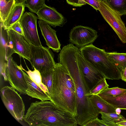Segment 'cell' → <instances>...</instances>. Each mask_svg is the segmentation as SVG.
<instances>
[{
  "instance_id": "obj_4",
  "label": "cell",
  "mask_w": 126,
  "mask_h": 126,
  "mask_svg": "<svg viewBox=\"0 0 126 126\" xmlns=\"http://www.w3.org/2000/svg\"><path fill=\"white\" fill-rule=\"evenodd\" d=\"M85 60L99 71L106 79H121V71L109 58L104 49H101L92 44L79 48Z\"/></svg>"
},
{
  "instance_id": "obj_3",
  "label": "cell",
  "mask_w": 126,
  "mask_h": 126,
  "mask_svg": "<svg viewBox=\"0 0 126 126\" xmlns=\"http://www.w3.org/2000/svg\"><path fill=\"white\" fill-rule=\"evenodd\" d=\"M63 67V65L59 62L53 68L51 101L75 117L77 115L75 93L68 88L64 81Z\"/></svg>"
},
{
  "instance_id": "obj_26",
  "label": "cell",
  "mask_w": 126,
  "mask_h": 126,
  "mask_svg": "<svg viewBox=\"0 0 126 126\" xmlns=\"http://www.w3.org/2000/svg\"><path fill=\"white\" fill-rule=\"evenodd\" d=\"M126 92V89L115 87L112 88H107L101 91L98 94L101 96L115 97L119 95Z\"/></svg>"
},
{
  "instance_id": "obj_17",
  "label": "cell",
  "mask_w": 126,
  "mask_h": 126,
  "mask_svg": "<svg viewBox=\"0 0 126 126\" xmlns=\"http://www.w3.org/2000/svg\"><path fill=\"white\" fill-rule=\"evenodd\" d=\"M90 99L97 111L99 113H116L117 108L114 107L98 95H92Z\"/></svg>"
},
{
  "instance_id": "obj_33",
  "label": "cell",
  "mask_w": 126,
  "mask_h": 126,
  "mask_svg": "<svg viewBox=\"0 0 126 126\" xmlns=\"http://www.w3.org/2000/svg\"><path fill=\"white\" fill-rule=\"evenodd\" d=\"M68 4L75 7H80L79 0H66Z\"/></svg>"
},
{
  "instance_id": "obj_36",
  "label": "cell",
  "mask_w": 126,
  "mask_h": 126,
  "mask_svg": "<svg viewBox=\"0 0 126 126\" xmlns=\"http://www.w3.org/2000/svg\"><path fill=\"white\" fill-rule=\"evenodd\" d=\"M15 4H25L26 0H15Z\"/></svg>"
},
{
  "instance_id": "obj_1",
  "label": "cell",
  "mask_w": 126,
  "mask_h": 126,
  "mask_svg": "<svg viewBox=\"0 0 126 126\" xmlns=\"http://www.w3.org/2000/svg\"><path fill=\"white\" fill-rule=\"evenodd\" d=\"M23 119L31 126H76L74 116L51 101L32 103Z\"/></svg>"
},
{
  "instance_id": "obj_30",
  "label": "cell",
  "mask_w": 126,
  "mask_h": 126,
  "mask_svg": "<svg viewBox=\"0 0 126 126\" xmlns=\"http://www.w3.org/2000/svg\"><path fill=\"white\" fill-rule=\"evenodd\" d=\"M107 126L102 120L99 119L98 117L94 119L86 124L85 126Z\"/></svg>"
},
{
  "instance_id": "obj_27",
  "label": "cell",
  "mask_w": 126,
  "mask_h": 126,
  "mask_svg": "<svg viewBox=\"0 0 126 126\" xmlns=\"http://www.w3.org/2000/svg\"><path fill=\"white\" fill-rule=\"evenodd\" d=\"M106 79L104 78L98 81L86 94V96H90L93 95H98L102 90L108 87L109 85Z\"/></svg>"
},
{
  "instance_id": "obj_7",
  "label": "cell",
  "mask_w": 126,
  "mask_h": 126,
  "mask_svg": "<svg viewBox=\"0 0 126 126\" xmlns=\"http://www.w3.org/2000/svg\"><path fill=\"white\" fill-rule=\"evenodd\" d=\"M21 65H18L10 57L6 64L5 73L10 85L21 94H26L28 86Z\"/></svg>"
},
{
  "instance_id": "obj_12",
  "label": "cell",
  "mask_w": 126,
  "mask_h": 126,
  "mask_svg": "<svg viewBox=\"0 0 126 126\" xmlns=\"http://www.w3.org/2000/svg\"><path fill=\"white\" fill-rule=\"evenodd\" d=\"M7 30L15 53L30 62L31 44L24 36L11 29H8Z\"/></svg>"
},
{
  "instance_id": "obj_5",
  "label": "cell",
  "mask_w": 126,
  "mask_h": 126,
  "mask_svg": "<svg viewBox=\"0 0 126 126\" xmlns=\"http://www.w3.org/2000/svg\"><path fill=\"white\" fill-rule=\"evenodd\" d=\"M0 91L2 100L7 109L17 121H22L25 115V107L20 95L12 87L5 86Z\"/></svg>"
},
{
  "instance_id": "obj_28",
  "label": "cell",
  "mask_w": 126,
  "mask_h": 126,
  "mask_svg": "<svg viewBox=\"0 0 126 126\" xmlns=\"http://www.w3.org/2000/svg\"><path fill=\"white\" fill-rule=\"evenodd\" d=\"M45 0H26L25 7L32 12L36 13L38 10L45 4Z\"/></svg>"
},
{
  "instance_id": "obj_38",
  "label": "cell",
  "mask_w": 126,
  "mask_h": 126,
  "mask_svg": "<svg viewBox=\"0 0 126 126\" xmlns=\"http://www.w3.org/2000/svg\"><path fill=\"white\" fill-rule=\"evenodd\" d=\"M5 0V1H7V2H8V1H13V0Z\"/></svg>"
},
{
  "instance_id": "obj_37",
  "label": "cell",
  "mask_w": 126,
  "mask_h": 126,
  "mask_svg": "<svg viewBox=\"0 0 126 126\" xmlns=\"http://www.w3.org/2000/svg\"><path fill=\"white\" fill-rule=\"evenodd\" d=\"M79 3L80 7L83 5H85L87 3L84 1V0H79Z\"/></svg>"
},
{
  "instance_id": "obj_22",
  "label": "cell",
  "mask_w": 126,
  "mask_h": 126,
  "mask_svg": "<svg viewBox=\"0 0 126 126\" xmlns=\"http://www.w3.org/2000/svg\"><path fill=\"white\" fill-rule=\"evenodd\" d=\"M15 4V0L7 2L0 0V21L3 22L6 19Z\"/></svg>"
},
{
  "instance_id": "obj_25",
  "label": "cell",
  "mask_w": 126,
  "mask_h": 126,
  "mask_svg": "<svg viewBox=\"0 0 126 126\" xmlns=\"http://www.w3.org/2000/svg\"><path fill=\"white\" fill-rule=\"evenodd\" d=\"M53 69L47 70L41 73L43 83L47 87L50 96L52 84Z\"/></svg>"
},
{
  "instance_id": "obj_9",
  "label": "cell",
  "mask_w": 126,
  "mask_h": 126,
  "mask_svg": "<svg viewBox=\"0 0 126 126\" xmlns=\"http://www.w3.org/2000/svg\"><path fill=\"white\" fill-rule=\"evenodd\" d=\"M97 32L91 28L81 25L74 27L69 34V41L80 48L92 44L97 39Z\"/></svg>"
},
{
  "instance_id": "obj_39",
  "label": "cell",
  "mask_w": 126,
  "mask_h": 126,
  "mask_svg": "<svg viewBox=\"0 0 126 126\" xmlns=\"http://www.w3.org/2000/svg\"></svg>"
},
{
  "instance_id": "obj_29",
  "label": "cell",
  "mask_w": 126,
  "mask_h": 126,
  "mask_svg": "<svg viewBox=\"0 0 126 126\" xmlns=\"http://www.w3.org/2000/svg\"><path fill=\"white\" fill-rule=\"evenodd\" d=\"M63 71L64 80L67 86L71 90L75 93V88L73 80L63 66Z\"/></svg>"
},
{
  "instance_id": "obj_10",
  "label": "cell",
  "mask_w": 126,
  "mask_h": 126,
  "mask_svg": "<svg viewBox=\"0 0 126 126\" xmlns=\"http://www.w3.org/2000/svg\"><path fill=\"white\" fill-rule=\"evenodd\" d=\"M37 17L33 13L26 12L19 21L24 36L32 45L36 46H42L38 35L37 21Z\"/></svg>"
},
{
  "instance_id": "obj_23",
  "label": "cell",
  "mask_w": 126,
  "mask_h": 126,
  "mask_svg": "<svg viewBox=\"0 0 126 126\" xmlns=\"http://www.w3.org/2000/svg\"><path fill=\"white\" fill-rule=\"evenodd\" d=\"M121 16L126 15V0H102Z\"/></svg>"
},
{
  "instance_id": "obj_32",
  "label": "cell",
  "mask_w": 126,
  "mask_h": 126,
  "mask_svg": "<svg viewBox=\"0 0 126 126\" xmlns=\"http://www.w3.org/2000/svg\"><path fill=\"white\" fill-rule=\"evenodd\" d=\"M87 3L90 5L97 11L99 10L100 7L99 0H84Z\"/></svg>"
},
{
  "instance_id": "obj_35",
  "label": "cell",
  "mask_w": 126,
  "mask_h": 126,
  "mask_svg": "<svg viewBox=\"0 0 126 126\" xmlns=\"http://www.w3.org/2000/svg\"><path fill=\"white\" fill-rule=\"evenodd\" d=\"M116 124L118 126H126V120L117 123Z\"/></svg>"
},
{
  "instance_id": "obj_21",
  "label": "cell",
  "mask_w": 126,
  "mask_h": 126,
  "mask_svg": "<svg viewBox=\"0 0 126 126\" xmlns=\"http://www.w3.org/2000/svg\"><path fill=\"white\" fill-rule=\"evenodd\" d=\"M102 120L107 126H118L116 123L126 120L121 115L116 113L100 112Z\"/></svg>"
},
{
  "instance_id": "obj_15",
  "label": "cell",
  "mask_w": 126,
  "mask_h": 126,
  "mask_svg": "<svg viewBox=\"0 0 126 126\" xmlns=\"http://www.w3.org/2000/svg\"><path fill=\"white\" fill-rule=\"evenodd\" d=\"M15 53L7 29L5 28L0 21V62H6Z\"/></svg>"
},
{
  "instance_id": "obj_8",
  "label": "cell",
  "mask_w": 126,
  "mask_h": 126,
  "mask_svg": "<svg viewBox=\"0 0 126 126\" xmlns=\"http://www.w3.org/2000/svg\"><path fill=\"white\" fill-rule=\"evenodd\" d=\"M98 11L115 31L121 42L126 43V27L121 16L103 0L99 1Z\"/></svg>"
},
{
  "instance_id": "obj_2",
  "label": "cell",
  "mask_w": 126,
  "mask_h": 126,
  "mask_svg": "<svg viewBox=\"0 0 126 126\" xmlns=\"http://www.w3.org/2000/svg\"><path fill=\"white\" fill-rule=\"evenodd\" d=\"M67 70L73 80L75 88L77 115L75 118L78 125L85 126L98 117L99 113L90 101V96H86L90 89L79 66Z\"/></svg>"
},
{
  "instance_id": "obj_14",
  "label": "cell",
  "mask_w": 126,
  "mask_h": 126,
  "mask_svg": "<svg viewBox=\"0 0 126 126\" xmlns=\"http://www.w3.org/2000/svg\"><path fill=\"white\" fill-rule=\"evenodd\" d=\"M38 23L47 45L53 51L56 52H59L61 50V44L57 37L56 31L52 29L49 24L43 21L39 20Z\"/></svg>"
},
{
  "instance_id": "obj_31",
  "label": "cell",
  "mask_w": 126,
  "mask_h": 126,
  "mask_svg": "<svg viewBox=\"0 0 126 126\" xmlns=\"http://www.w3.org/2000/svg\"><path fill=\"white\" fill-rule=\"evenodd\" d=\"M8 29L12 30L24 36L23 30L19 21L15 23Z\"/></svg>"
},
{
  "instance_id": "obj_16",
  "label": "cell",
  "mask_w": 126,
  "mask_h": 126,
  "mask_svg": "<svg viewBox=\"0 0 126 126\" xmlns=\"http://www.w3.org/2000/svg\"><path fill=\"white\" fill-rule=\"evenodd\" d=\"M24 73L28 86L26 94L32 98L41 101H51L50 95L34 82L25 72Z\"/></svg>"
},
{
  "instance_id": "obj_6",
  "label": "cell",
  "mask_w": 126,
  "mask_h": 126,
  "mask_svg": "<svg viewBox=\"0 0 126 126\" xmlns=\"http://www.w3.org/2000/svg\"><path fill=\"white\" fill-rule=\"evenodd\" d=\"M31 63L33 69L35 68L40 73L53 69L56 63L53 53L49 47L36 46L31 44Z\"/></svg>"
},
{
  "instance_id": "obj_19",
  "label": "cell",
  "mask_w": 126,
  "mask_h": 126,
  "mask_svg": "<svg viewBox=\"0 0 126 126\" xmlns=\"http://www.w3.org/2000/svg\"><path fill=\"white\" fill-rule=\"evenodd\" d=\"M100 96L116 108L126 109V92L115 97L103 96Z\"/></svg>"
},
{
  "instance_id": "obj_13",
  "label": "cell",
  "mask_w": 126,
  "mask_h": 126,
  "mask_svg": "<svg viewBox=\"0 0 126 126\" xmlns=\"http://www.w3.org/2000/svg\"><path fill=\"white\" fill-rule=\"evenodd\" d=\"M37 18L54 27L62 26L66 22V19L53 7L44 4L36 13Z\"/></svg>"
},
{
  "instance_id": "obj_11",
  "label": "cell",
  "mask_w": 126,
  "mask_h": 126,
  "mask_svg": "<svg viewBox=\"0 0 126 126\" xmlns=\"http://www.w3.org/2000/svg\"><path fill=\"white\" fill-rule=\"evenodd\" d=\"M77 57L80 70L90 90L98 81L105 78L99 71L85 60L79 50Z\"/></svg>"
},
{
  "instance_id": "obj_18",
  "label": "cell",
  "mask_w": 126,
  "mask_h": 126,
  "mask_svg": "<svg viewBox=\"0 0 126 126\" xmlns=\"http://www.w3.org/2000/svg\"><path fill=\"white\" fill-rule=\"evenodd\" d=\"M24 4H15L5 20L3 23V27L8 29L16 22L19 21L24 11Z\"/></svg>"
},
{
  "instance_id": "obj_20",
  "label": "cell",
  "mask_w": 126,
  "mask_h": 126,
  "mask_svg": "<svg viewBox=\"0 0 126 126\" xmlns=\"http://www.w3.org/2000/svg\"><path fill=\"white\" fill-rule=\"evenodd\" d=\"M109 58L120 70L126 67V53L116 52H107Z\"/></svg>"
},
{
  "instance_id": "obj_24",
  "label": "cell",
  "mask_w": 126,
  "mask_h": 126,
  "mask_svg": "<svg viewBox=\"0 0 126 126\" xmlns=\"http://www.w3.org/2000/svg\"><path fill=\"white\" fill-rule=\"evenodd\" d=\"M27 66L28 71L26 70L22 67L23 70L26 72L31 79L34 82L49 95L47 88L42 82L40 72L35 68H34L33 71H32Z\"/></svg>"
},
{
  "instance_id": "obj_34",
  "label": "cell",
  "mask_w": 126,
  "mask_h": 126,
  "mask_svg": "<svg viewBox=\"0 0 126 126\" xmlns=\"http://www.w3.org/2000/svg\"><path fill=\"white\" fill-rule=\"evenodd\" d=\"M121 79L126 82V67L124 70L121 71Z\"/></svg>"
}]
</instances>
